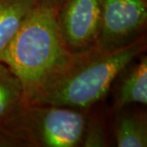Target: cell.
I'll return each instance as SVG.
<instances>
[{"label": "cell", "instance_id": "cell-1", "mask_svg": "<svg viewBox=\"0 0 147 147\" xmlns=\"http://www.w3.org/2000/svg\"><path fill=\"white\" fill-rule=\"evenodd\" d=\"M146 50V37L122 48L96 47L73 54L60 71L46 82L28 103L49 104L85 111L103 98L113 82Z\"/></svg>", "mask_w": 147, "mask_h": 147}, {"label": "cell", "instance_id": "cell-2", "mask_svg": "<svg viewBox=\"0 0 147 147\" xmlns=\"http://www.w3.org/2000/svg\"><path fill=\"white\" fill-rule=\"evenodd\" d=\"M57 11L36 6L2 57L21 81L26 104L73 55L60 36Z\"/></svg>", "mask_w": 147, "mask_h": 147}, {"label": "cell", "instance_id": "cell-3", "mask_svg": "<svg viewBox=\"0 0 147 147\" xmlns=\"http://www.w3.org/2000/svg\"><path fill=\"white\" fill-rule=\"evenodd\" d=\"M86 120L82 110L27 103L6 131V146H78L81 144Z\"/></svg>", "mask_w": 147, "mask_h": 147}, {"label": "cell", "instance_id": "cell-4", "mask_svg": "<svg viewBox=\"0 0 147 147\" xmlns=\"http://www.w3.org/2000/svg\"><path fill=\"white\" fill-rule=\"evenodd\" d=\"M147 0H101V29L96 48L112 51L143 36Z\"/></svg>", "mask_w": 147, "mask_h": 147}, {"label": "cell", "instance_id": "cell-5", "mask_svg": "<svg viewBox=\"0 0 147 147\" xmlns=\"http://www.w3.org/2000/svg\"><path fill=\"white\" fill-rule=\"evenodd\" d=\"M60 36L72 54L96 46L101 29V0H65L57 11Z\"/></svg>", "mask_w": 147, "mask_h": 147}, {"label": "cell", "instance_id": "cell-6", "mask_svg": "<svg viewBox=\"0 0 147 147\" xmlns=\"http://www.w3.org/2000/svg\"><path fill=\"white\" fill-rule=\"evenodd\" d=\"M25 104L20 79L0 61V146H5L6 131Z\"/></svg>", "mask_w": 147, "mask_h": 147}, {"label": "cell", "instance_id": "cell-7", "mask_svg": "<svg viewBox=\"0 0 147 147\" xmlns=\"http://www.w3.org/2000/svg\"><path fill=\"white\" fill-rule=\"evenodd\" d=\"M114 137L117 147H146L147 119L142 113L116 110L113 122Z\"/></svg>", "mask_w": 147, "mask_h": 147}, {"label": "cell", "instance_id": "cell-8", "mask_svg": "<svg viewBox=\"0 0 147 147\" xmlns=\"http://www.w3.org/2000/svg\"><path fill=\"white\" fill-rule=\"evenodd\" d=\"M147 103V57L144 55L122 78L116 93L114 109L119 110L128 105Z\"/></svg>", "mask_w": 147, "mask_h": 147}, {"label": "cell", "instance_id": "cell-9", "mask_svg": "<svg viewBox=\"0 0 147 147\" xmlns=\"http://www.w3.org/2000/svg\"><path fill=\"white\" fill-rule=\"evenodd\" d=\"M37 0H0V61Z\"/></svg>", "mask_w": 147, "mask_h": 147}, {"label": "cell", "instance_id": "cell-10", "mask_svg": "<svg viewBox=\"0 0 147 147\" xmlns=\"http://www.w3.org/2000/svg\"><path fill=\"white\" fill-rule=\"evenodd\" d=\"M81 145L84 147H101L106 145L104 130L98 119H87Z\"/></svg>", "mask_w": 147, "mask_h": 147}, {"label": "cell", "instance_id": "cell-11", "mask_svg": "<svg viewBox=\"0 0 147 147\" xmlns=\"http://www.w3.org/2000/svg\"><path fill=\"white\" fill-rule=\"evenodd\" d=\"M65 1V0H37L36 6L39 7H45L50 9H55V10H58L61 4Z\"/></svg>", "mask_w": 147, "mask_h": 147}]
</instances>
